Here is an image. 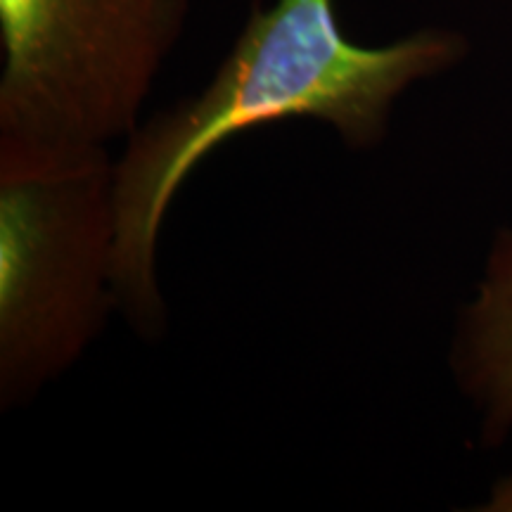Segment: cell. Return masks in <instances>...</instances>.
<instances>
[{
  "mask_svg": "<svg viewBox=\"0 0 512 512\" xmlns=\"http://www.w3.org/2000/svg\"><path fill=\"white\" fill-rule=\"evenodd\" d=\"M185 15L188 0H0V138H128Z\"/></svg>",
  "mask_w": 512,
  "mask_h": 512,
  "instance_id": "obj_3",
  "label": "cell"
},
{
  "mask_svg": "<svg viewBox=\"0 0 512 512\" xmlns=\"http://www.w3.org/2000/svg\"><path fill=\"white\" fill-rule=\"evenodd\" d=\"M453 373L479 413L486 446L512 432V228L498 235L475 297L460 316Z\"/></svg>",
  "mask_w": 512,
  "mask_h": 512,
  "instance_id": "obj_4",
  "label": "cell"
},
{
  "mask_svg": "<svg viewBox=\"0 0 512 512\" xmlns=\"http://www.w3.org/2000/svg\"><path fill=\"white\" fill-rule=\"evenodd\" d=\"M463 55L465 41L446 29L361 46L344 36L335 0L254 8L214 79L126 138L117 162V309L138 335L164 332L159 235L176 192L211 150L287 119L323 121L351 150H370L387 136L399 95Z\"/></svg>",
  "mask_w": 512,
  "mask_h": 512,
  "instance_id": "obj_1",
  "label": "cell"
},
{
  "mask_svg": "<svg viewBox=\"0 0 512 512\" xmlns=\"http://www.w3.org/2000/svg\"><path fill=\"white\" fill-rule=\"evenodd\" d=\"M107 145L0 138V406L34 399L117 309Z\"/></svg>",
  "mask_w": 512,
  "mask_h": 512,
  "instance_id": "obj_2",
  "label": "cell"
},
{
  "mask_svg": "<svg viewBox=\"0 0 512 512\" xmlns=\"http://www.w3.org/2000/svg\"><path fill=\"white\" fill-rule=\"evenodd\" d=\"M486 512H512V475L501 479L494 489H491L489 498L482 505Z\"/></svg>",
  "mask_w": 512,
  "mask_h": 512,
  "instance_id": "obj_5",
  "label": "cell"
}]
</instances>
